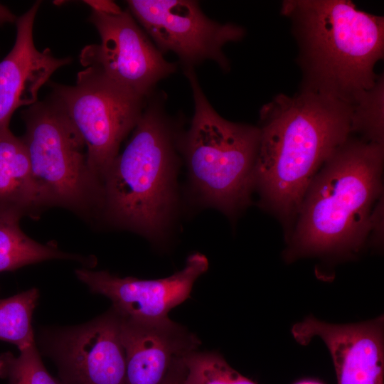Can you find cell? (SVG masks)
<instances>
[{"label": "cell", "mask_w": 384, "mask_h": 384, "mask_svg": "<svg viewBox=\"0 0 384 384\" xmlns=\"http://www.w3.org/2000/svg\"><path fill=\"white\" fill-rule=\"evenodd\" d=\"M352 105L299 90L260 110L254 189L260 204L292 228L312 180L350 137Z\"/></svg>", "instance_id": "cell-1"}, {"label": "cell", "mask_w": 384, "mask_h": 384, "mask_svg": "<svg viewBox=\"0 0 384 384\" xmlns=\"http://www.w3.org/2000/svg\"><path fill=\"white\" fill-rule=\"evenodd\" d=\"M383 145L350 137L312 180L285 252L289 260L358 252L381 224Z\"/></svg>", "instance_id": "cell-2"}, {"label": "cell", "mask_w": 384, "mask_h": 384, "mask_svg": "<svg viewBox=\"0 0 384 384\" xmlns=\"http://www.w3.org/2000/svg\"><path fill=\"white\" fill-rule=\"evenodd\" d=\"M302 72L299 90L355 105L375 83L384 19L348 0H285Z\"/></svg>", "instance_id": "cell-3"}, {"label": "cell", "mask_w": 384, "mask_h": 384, "mask_svg": "<svg viewBox=\"0 0 384 384\" xmlns=\"http://www.w3.org/2000/svg\"><path fill=\"white\" fill-rule=\"evenodd\" d=\"M151 95L104 177L100 217L152 239L163 233L174 208L178 156L163 100Z\"/></svg>", "instance_id": "cell-4"}, {"label": "cell", "mask_w": 384, "mask_h": 384, "mask_svg": "<svg viewBox=\"0 0 384 384\" xmlns=\"http://www.w3.org/2000/svg\"><path fill=\"white\" fill-rule=\"evenodd\" d=\"M184 71L195 107L181 140L191 181L205 203L233 215L250 203L260 129L221 117L206 97L193 68Z\"/></svg>", "instance_id": "cell-5"}, {"label": "cell", "mask_w": 384, "mask_h": 384, "mask_svg": "<svg viewBox=\"0 0 384 384\" xmlns=\"http://www.w3.org/2000/svg\"><path fill=\"white\" fill-rule=\"evenodd\" d=\"M33 179L42 210L68 209L87 221L100 217L103 185L92 172L85 142L50 93L21 112Z\"/></svg>", "instance_id": "cell-6"}, {"label": "cell", "mask_w": 384, "mask_h": 384, "mask_svg": "<svg viewBox=\"0 0 384 384\" xmlns=\"http://www.w3.org/2000/svg\"><path fill=\"white\" fill-rule=\"evenodd\" d=\"M50 86L51 94L85 142L92 172L103 183L122 142L135 127L148 98L123 88L93 67L80 71L74 85L52 82Z\"/></svg>", "instance_id": "cell-7"}, {"label": "cell", "mask_w": 384, "mask_h": 384, "mask_svg": "<svg viewBox=\"0 0 384 384\" xmlns=\"http://www.w3.org/2000/svg\"><path fill=\"white\" fill-rule=\"evenodd\" d=\"M121 326L122 316L111 306L82 324L41 329L38 346L63 384H127Z\"/></svg>", "instance_id": "cell-8"}, {"label": "cell", "mask_w": 384, "mask_h": 384, "mask_svg": "<svg viewBox=\"0 0 384 384\" xmlns=\"http://www.w3.org/2000/svg\"><path fill=\"white\" fill-rule=\"evenodd\" d=\"M129 11L163 53L173 52L185 68L205 60L215 62L228 71L229 61L223 48L242 40L243 27L220 23L207 17L199 4L191 0H129Z\"/></svg>", "instance_id": "cell-9"}, {"label": "cell", "mask_w": 384, "mask_h": 384, "mask_svg": "<svg viewBox=\"0 0 384 384\" xmlns=\"http://www.w3.org/2000/svg\"><path fill=\"white\" fill-rule=\"evenodd\" d=\"M89 21L97 29L99 44L82 48L81 64L101 71L123 88L148 98L156 84L176 70L166 60L128 11L117 14L92 9Z\"/></svg>", "instance_id": "cell-10"}, {"label": "cell", "mask_w": 384, "mask_h": 384, "mask_svg": "<svg viewBox=\"0 0 384 384\" xmlns=\"http://www.w3.org/2000/svg\"><path fill=\"white\" fill-rule=\"evenodd\" d=\"M208 269L207 257L196 252L187 258L181 270L161 279L120 277L107 271H92L87 267L77 269L75 273L91 292L108 298L122 316L151 321L169 318L172 309L190 298L195 282Z\"/></svg>", "instance_id": "cell-11"}, {"label": "cell", "mask_w": 384, "mask_h": 384, "mask_svg": "<svg viewBox=\"0 0 384 384\" xmlns=\"http://www.w3.org/2000/svg\"><path fill=\"white\" fill-rule=\"evenodd\" d=\"M383 316L359 324H333L312 316L295 324L292 334L306 345L314 337L326 344L338 384H383Z\"/></svg>", "instance_id": "cell-12"}, {"label": "cell", "mask_w": 384, "mask_h": 384, "mask_svg": "<svg viewBox=\"0 0 384 384\" xmlns=\"http://www.w3.org/2000/svg\"><path fill=\"white\" fill-rule=\"evenodd\" d=\"M121 334L127 384H163L174 366L201 345L196 335L169 317L141 321L122 316Z\"/></svg>", "instance_id": "cell-13"}, {"label": "cell", "mask_w": 384, "mask_h": 384, "mask_svg": "<svg viewBox=\"0 0 384 384\" xmlns=\"http://www.w3.org/2000/svg\"><path fill=\"white\" fill-rule=\"evenodd\" d=\"M41 1L36 2L16 19V38L8 55L0 62V130L9 127L18 107L38 101L40 88L58 68L72 61L55 57L49 48L35 46L33 28Z\"/></svg>", "instance_id": "cell-14"}, {"label": "cell", "mask_w": 384, "mask_h": 384, "mask_svg": "<svg viewBox=\"0 0 384 384\" xmlns=\"http://www.w3.org/2000/svg\"><path fill=\"white\" fill-rule=\"evenodd\" d=\"M0 210L36 217L43 210L21 137L0 130Z\"/></svg>", "instance_id": "cell-15"}, {"label": "cell", "mask_w": 384, "mask_h": 384, "mask_svg": "<svg viewBox=\"0 0 384 384\" xmlns=\"http://www.w3.org/2000/svg\"><path fill=\"white\" fill-rule=\"evenodd\" d=\"M18 213L0 210V272L13 271L23 266L50 260L79 262L92 267L93 257L69 253L54 244H41L27 236L21 229Z\"/></svg>", "instance_id": "cell-16"}, {"label": "cell", "mask_w": 384, "mask_h": 384, "mask_svg": "<svg viewBox=\"0 0 384 384\" xmlns=\"http://www.w3.org/2000/svg\"><path fill=\"white\" fill-rule=\"evenodd\" d=\"M38 298V289L31 288L0 299V341L14 344L19 351L36 343L32 316Z\"/></svg>", "instance_id": "cell-17"}, {"label": "cell", "mask_w": 384, "mask_h": 384, "mask_svg": "<svg viewBox=\"0 0 384 384\" xmlns=\"http://www.w3.org/2000/svg\"><path fill=\"white\" fill-rule=\"evenodd\" d=\"M183 384H257L246 378L216 351L198 349L183 358Z\"/></svg>", "instance_id": "cell-18"}, {"label": "cell", "mask_w": 384, "mask_h": 384, "mask_svg": "<svg viewBox=\"0 0 384 384\" xmlns=\"http://www.w3.org/2000/svg\"><path fill=\"white\" fill-rule=\"evenodd\" d=\"M351 134L380 145L384 142V78L379 75L375 85L352 106Z\"/></svg>", "instance_id": "cell-19"}, {"label": "cell", "mask_w": 384, "mask_h": 384, "mask_svg": "<svg viewBox=\"0 0 384 384\" xmlns=\"http://www.w3.org/2000/svg\"><path fill=\"white\" fill-rule=\"evenodd\" d=\"M0 378L7 384H63L47 370L36 342L18 356L9 351L1 353Z\"/></svg>", "instance_id": "cell-20"}, {"label": "cell", "mask_w": 384, "mask_h": 384, "mask_svg": "<svg viewBox=\"0 0 384 384\" xmlns=\"http://www.w3.org/2000/svg\"><path fill=\"white\" fill-rule=\"evenodd\" d=\"M92 9L104 13L117 14L122 9L112 1H86Z\"/></svg>", "instance_id": "cell-21"}, {"label": "cell", "mask_w": 384, "mask_h": 384, "mask_svg": "<svg viewBox=\"0 0 384 384\" xmlns=\"http://www.w3.org/2000/svg\"><path fill=\"white\" fill-rule=\"evenodd\" d=\"M183 358L174 366L163 384H183Z\"/></svg>", "instance_id": "cell-22"}, {"label": "cell", "mask_w": 384, "mask_h": 384, "mask_svg": "<svg viewBox=\"0 0 384 384\" xmlns=\"http://www.w3.org/2000/svg\"><path fill=\"white\" fill-rule=\"evenodd\" d=\"M295 384H322L321 383L312 380H304L296 383Z\"/></svg>", "instance_id": "cell-23"}]
</instances>
